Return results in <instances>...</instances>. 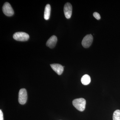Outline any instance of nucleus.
<instances>
[{
	"label": "nucleus",
	"instance_id": "obj_1",
	"mask_svg": "<svg viewBox=\"0 0 120 120\" xmlns=\"http://www.w3.org/2000/svg\"><path fill=\"white\" fill-rule=\"evenodd\" d=\"M72 104L76 109L80 112H83L86 108V101L83 98L76 99L72 101Z\"/></svg>",
	"mask_w": 120,
	"mask_h": 120
},
{
	"label": "nucleus",
	"instance_id": "obj_2",
	"mask_svg": "<svg viewBox=\"0 0 120 120\" xmlns=\"http://www.w3.org/2000/svg\"><path fill=\"white\" fill-rule=\"evenodd\" d=\"M13 39L15 40L21 41H28L30 38L28 34L23 32H16L13 35Z\"/></svg>",
	"mask_w": 120,
	"mask_h": 120
},
{
	"label": "nucleus",
	"instance_id": "obj_3",
	"mask_svg": "<svg viewBox=\"0 0 120 120\" xmlns=\"http://www.w3.org/2000/svg\"><path fill=\"white\" fill-rule=\"evenodd\" d=\"M27 99V92L26 89L22 88L20 90L18 99L19 103L21 105H24L26 102Z\"/></svg>",
	"mask_w": 120,
	"mask_h": 120
},
{
	"label": "nucleus",
	"instance_id": "obj_4",
	"mask_svg": "<svg viewBox=\"0 0 120 120\" xmlns=\"http://www.w3.org/2000/svg\"><path fill=\"white\" fill-rule=\"evenodd\" d=\"M2 11L5 15L8 16H12L14 13L13 8L11 4L8 2H5L3 5Z\"/></svg>",
	"mask_w": 120,
	"mask_h": 120
},
{
	"label": "nucleus",
	"instance_id": "obj_5",
	"mask_svg": "<svg viewBox=\"0 0 120 120\" xmlns=\"http://www.w3.org/2000/svg\"><path fill=\"white\" fill-rule=\"evenodd\" d=\"M93 40V37L92 35H87L83 38L82 41V45L84 48H88L92 44Z\"/></svg>",
	"mask_w": 120,
	"mask_h": 120
},
{
	"label": "nucleus",
	"instance_id": "obj_6",
	"mask_svg": "<svg viewBox=\"0 0 120 120\" xmlns=\"http://www.w3.org/2000/svg\"><path fill=\"white\" fill-rule=\"evenodd\" d=\"M72 6L70 3H66L64 7V12L65 16L67 19L71 18L72 13Z\"/></svg>",
	"mask_w": 120,
	"mask_h": 120
},
{
	"label": "nucleus",
	"instance_id": "obj_7",
	"mask_svg": "<svg viewBox=\"0 0 120 120\" xmlns=\"http://www.w3.org/2000/svg\"><path fill=\"white\" fill-rule=\"evenodd\" d=\"M51 68L58 75H60L63 73L64 68L62 65L59 64H50Z\"/></svg>",
	"mask_w": 120,
	"mask_h": 120
},
{
	"label": "nucleus",
	"instance_id": "obj_8",
	"mask_svg": "<svg viewBox=\"0 0 120 120\" xmlns=\"http://www.w3.org/2000/svg\"><path fill=\"white\" fill-rule=\"evenodd\" d=\"M57 41L56 37L55 35H53L47 41L46 43V46L51 49H52L56 46Z\"/></svg>",
	"mask_w": 120,
	"mask_h": 120
},
{
	"label": "nucleus",
	"instance_id": "obj_9",
	"mask_svg": "<svg viewBox=\"0 0 120 120\" xmlns=\"http://www.w3.org/2000/svg\"><path fill=\"white\" fill-rule=\"evenodd\" d=\"M51 12V7L50 5L47 4L46 5L45 8L44 12V19L46 20L49 19Z\"/></svg>",
	"mask_w": 120,
	"mask_h": 120
},
{
	"label": "nucleus",
	"instance_id": "obj_10",
	"mask_svg": "<svg viewBox=\"0 0 120 120\" xmlns=\"http://www.w3.org/2000/svg\"><path fill=\"white\" fill-rule=\"evenodd\" d=\"M81 82L84 85H87L91 82L90 77L88 75H84L81 79Z\"/></svg>",
	"mask_w": 120,
	"mask_h": 120
},
{
	"label": "nucleus",
	"instance_id": "obj_11",
	"mask_svg": "<svg viewBox=\"0 0 120 120\" xmlns=\"http://www.w3.org/2000/svg\"><path fill=\"white\" fill-rule=\"evenodd\" d=\"M113 120H120V110H117L114 112Z\"/></svg>",
	"mask_w": 120,
	"mask_h": 120
},
{
	"label": "nucleus",
	"instance_id": "obj_12",
	"mask_svg": "<svg viewBox=\"0 0 120 120\" xmlns=\"http://www.w3.org/2000/svg\"><path fill=\"white\" fill-rule=\"evenodd\" d=\"M93 16L97 19L99 20L101 19V16L99 15V13H98V12H94V13H93Z\"/></svg>",
	"mask_w": 120,
	"mask_h": 120
},
{
	"label": "nucleus",
	"instance_id": "obj_13",
	"mask_svg": "<svg viewBox=\"0 0 120 120\" xmlns=\"http://www.w3.org/2000/svg\"><path fill=\"white\" fill-rule=\"evenodd\" d=\"M0 120H4L3 113L1 109L0 110Z\"/></svg>",
	"mask_w": 120,
	"mask_h": 120
}]
</instances>
